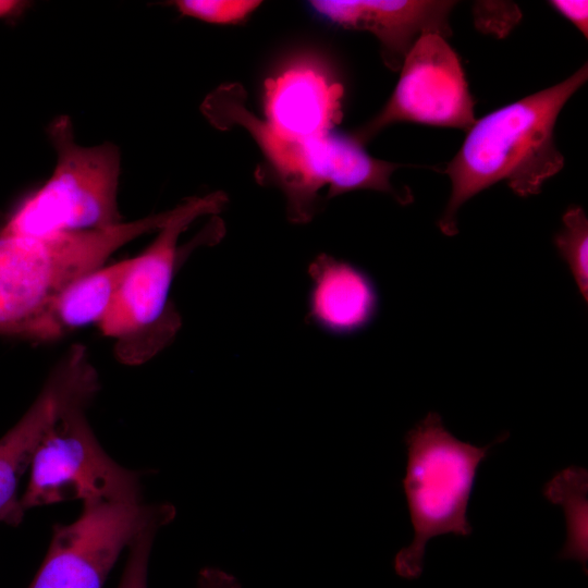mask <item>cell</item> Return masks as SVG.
Wrapping results in <instances>:
<instances>
[{
    "label": "cell",
    "mask_w": 588,
    "mask_h": 588,
    "mask_svg": "<svg viewBox=\"0 0 588 588\" xmlns=\"http://www.w3.org/2000/svg\"><path fill=\"white\" fill-rule=\"evenodd\" d=\"M99 387L85 346L73 345L57 364L22 418L0 439V523L17 526L25 511L17 498L22 475L29 468L46 429L78 393Z\"/></svg>",
    "instance_id": "obj_9"
},
{
    "label": "cell",
    "mask_w": 588,
    "mask_h": 588,
    "mask_svg": "<svg viewBox=\"0 0 588 588\" xmlns=\"http://www.w3.org/2000/svg\"><path fill=\"white\" fill-rule=\"evenodd\" d=\"M131 258L101 266L66 284L33 323L27 340L47 342L105 318Z\"/></svg>",
    "instance_id": "obj_12"
},
{
    "label": "cell",
    "mask_w": 588,
    "mask_h": 588,
    "mask_svg": "<svg viewBox=\"0 0 588 588\" xmlns=\"http://www.w3.org/2000/svg\"><path fill=\"white\" fill-rule=\"evenodd\" d=\"M314 281L310 315L334 332L364 327L373 316L377 297L370 280L358 269L328 255L309 266Z\"/></svg>",
    "instance_id": "obj_13"
},
{
    "label": "cell",
    "mask_w": 588,
    "mask_h": 588,
    "mask_svg": "<svg viewBox=\"0 0 588 588\" xmlns=\"http://www.w3.org/2000/svg\"><path fill=\"white\" fill-rule=\"evenodd\" d=\"M175 515L170 503L83 504L77 519L53 526L46 558L28 588H102L122 551Z\"/></svg>",
    "instance_id": "obj_7"
},
{
    "label": "cell",
    "mask_w": 588,
    "mask_h": 588,
    "mask_svg": "<svg viewBox=\"0 0 588 588\" xmlns=\"http://www.w3.org/2000/svg\"><path fill=\"white\" fill-rule=\"evenodd\" d=\"M261 4L253 0H180L174 5L182 15L211 24H236Z\"/></svg>",
    "instance_id": "obj_16"
},
{
    "label": "cell",
    "mask_w": 588,
    "mask_h": 588,
    "mask_svg": "<svg viewBox=\"0 0 588 588\" xmlns=\"http://www.w3.org/2000/svg\"><path fill=\"white\" fill-rule=\"evenodd\" d=\"M20 1L0 0V16H5L21 8Z\"/></svg>",
    "instance_id": "obj_21"
},
{
    "label": "cell",
    "mask_w": 588,
    "mask_h": 588,
    "mask_svg": "<svg viewBox=\"0 0 588 588\" xmlns=\"http://www.w3.org/2000/svg\"><path fill=\"white\" fill-rule=\"evenodd\" d=\"M587 63L566 79L476 120L466 131L461 148L445 166L451 194L439 228L457 233L460 208L476 194L505 182L520 197L537 195L546 181L558 174L565 159L554 128L568 99L586 83Z\"/></svg>",
    "instance_id": "obj_1"
},
{
    "label": "cell",
    "mask_w": 588,
    "mask_h": 588,
    "mask_svg": "<svg viewBox=\"0 0 588 588\" xmlns=\"http://www.w3.org/2000/svg\"><path fill=\"white\" fill-rule=\"evenodd\" d=\"M49 136L57 152L54 170L12 213L2 231L44 237L121 224L118 147L110 143L79 146L68 117L50 124Z\"/></svg>",
    "instance_id": "obj_5"
},
{
    "label": "cell",
    "mask_w": 588,
    "mask_h": 588,
    "mask_svg": "<svg viewBox=\"0 0 588 588\" xmlns=\"http://www.w3.org/2000/svg\"><path fill=\"white\" fill-rule=\"evenodd\" d=\"M228 197L222 192L185 199L170 210L156 238L137 256L98 324L114 341L117 359L127 366L147 363L176 336L182 319L170 299L175 273L188 247H179L181 234L198 218L223 210Z\"/></svg>",
    "instance_id": "obj_2"
},
{
    "label": "cell",
    "mask_w": 588,
    "mask_h": 588,
    "mask_svg": "<svg viewBox=\"0 0 588 588\" xmlns=\"http://www.w3.org/2000/svg\"><path fill=\"white\" fill-rule=\"evenodd\" d=\"M196 588H242V586L234 575L209 566L198 573Z\"/></svg>",
    "instance_id": "obj_20"
},
{
    "label": "cell",
    "mask_w": 588,
    "mask_h": 588,
    "mask_svg": "<svg viewBox=\"0 0 588 588\" xmlns=\"http://www.w3.org/2000/svg\"><path fill=\"white\" fill-rule=\"evenodd\" d=\"M344 86L327 61L301 53L265 82V122L278 135L305 140L334 131L342 119Z\"/></svg>",
    "instance_id": "obj_10"
},
{
    "label": "cell",
    "mask_w": 588,
    "mask_h": 588,
    "mask_svg": "<svg viewBox=\"0 0 588 588\" xmlns=\"http://www.w3.org/2000/svg\"><path fill=\"white\" fill-rule=\"evenodd\" d=\"M507 438L509 433H502L485 446L461 441L436 412L428 413L405 434L407 463L402 486L414 538L395 554L393 565L399 576L415 579L421 575L431 538L473 532L467 507L478 467L490 449Z\"/></svg>",
    "instance_id": "obj_3"
},
{
    "label": "cell",
    "mask_w": 588,
    "mask_h": 588,
    "mask_svg": "<svg viewBox=\"0 0 588 588\" xmlns=\"http://www.w3.org/2000/svg\"><path fill=\"white\" fill-rule=\"evenodd\" d=\"M474 108L458 54L446 38L428 33L406 54L382 109L353 136L365 145L384 127L400 122L466 132L476 121Z\"/></svg>",
    "instance_id": "obj_8"
},
{
    "label": "cell",
    "mask_w": 588,
    "mask_h": 588,
    "mask_svg": "<svg viewBox=\"0 0 588 588\" xmlns=\"http://www.w3.org/2000/svg\"><path fill=\"white\" fill-rule=\"evenodd\" d=\"M145 231L140 220L44 237L0 228V335L27 339L35 320L66 284L103 266Z\"/></svg>",
    "instance_id": "obj_4"
},
{
    "label": "cell",
    "mask_w": 588,
    "mask_h": 588,
    "mask_svg": "<svg viewBox=\"0 0 588 588\" xmlns=\"http://www.w3.org/2000/svg\"><path fill=\"white\" fill-rule=\"evenodd\" d=\"M98 390L94 387L75 395L46 429L20 499L24 511L71 500L142 502L138 474L107 454L87 419L86 408Z\"/></svg>",
    "instance_id": "obj_6"
},
{
    "label": "cell",
    "mask_w": 588,
    "mask_h": 588,
    "mask_svg": "<svg viewBox=\"0 0 588 588\" xmlns=\"http://www.w3.org/2000/svg\"><path fill=\"white\" fill-rule=\"evenodd\" d=\"M544 498L563 507L566 520V541L559 559L575 560L587 572V506L588 471L569 466L556 471L543 486Z\"/></svg>",
    "instance_id": "obj_14"
},
{
    "label": "cell",
    "mask_w": 588,
    "mask_h": 588,
    "mask_svg": "<svg viewBox=\"0 0 588 588\" xmlns=\"http://www.w3.org/2000/svg\"><path fill=\"white\" fill-rule=\"evenodd\" d=\"M549 4L561 15L575 25L587 38L588 36V2L586 0H553Z\"/></svg>",
    "instance_id": "obj_19"
},
{
    "label": "cell",
    "mask_w": 588,
    "mask_h": 588,
    "mask_svg": "<svg viewBox=\"0 0 588 588\" xmlns=\"http://www.w3.org/2000/svg\"><path fill=\"white\" fill-rule=\"evenodd\" d=\"M563 228L555 235L558 252L569 266L576 284L588 301V219L579 206H571L563 215Z\"/></svg>",
    "instance_id": "obj_15"
},
{
    "label": "cell",
    "mask_w": 588,
    "mask_h": 588,
    "mask_svg": "<svg viewBox=\"0 0 588 588\" xmlns=\"http://www.w3.org/2000/svg\"><path fill=\"white\" fill-rule=\"evenodd\" d=\"M476 27L497 37L506 36L520 21L518 7L509 1H477L473 4Z\"/></svg>",
    "instance_id": "obj_17"
},
{
    "label": "cell",
    "mask_w": 588,
    "mask_h": 588,
    "mask_svg": "<svg viewBox=\"0 0 588 588\" xmlns=\"http://www.w3.org/2000/svg\"><path fill=\"white\" fill-rule=\"evenodd\" d=\"M319 17L346 29L368 32L380 42L384 64L399 71L422 35H452L448 0H320L309 1Z\"/></svg>",
    "instance_id": "obj_11"
},
{
    "label": "cell",
    "mask_w": 588,
    "mask_h": 588,
    "mask_svg": "<svg viewBox=\"0 0 588 588\" xmlns=\"http://www.w3.org/2000/svg\"><path fill=\"white\" fill-rule=\"evenodd\" d=\"M160 529L159 527L146 529L130 546L127 562L118 588H147L150 552Z\"/></svg>",
    "instance_id": "obj_18"
}]
</instances>
